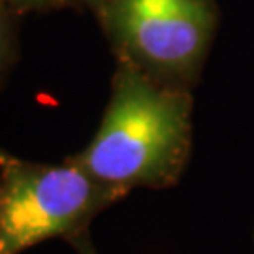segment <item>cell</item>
Masks as SVG:
<instances>
[{"label":"cell","mask_w":254,"mask_h":254,"mask_svg":"<svg viewBox=\"0 0 254 254\" xmlns=\"http://www.w3.org/2000/svg\"><path fill=\"white\" fill-rule=\"evenodd\" d=\"M66 2V6H79V8H87V9H92L94 13H98L106 4H108L109 0H64Z\"/></svg>","instance_id":"52a82bcc"},{"label":"cell","mask_w":254,"mask_h":254,"mask_svg":"<svg viewBox=\"0 0 254 254\" xmlns=\"http://www.w3.org/2000/svg\"><path fill=\"white\" fill-rule=\"evenodd\" d=\"M4 6L13 9L15 13H25V11H47V9H57L66 6L64 0H0Z\"/></svg>","instance_id":"5b68a950"},{"label":"cell","mask_w":254,"mask_h":254,"mask_svg":"<svg viewBox=\"0 0 254 254\" xmlns=\"http://www.w3.org/2000/svg\"><path fill=\"white\" fill-rule=\"evenodd\" d=\"M192 91L117 63L100 127L66 160L121 194L177 185L192 151Z\"/></svg>","instance_id":"6da1fadb"},{"label":"cell","mask_w":254,"mask_h":254,"mask_svg":"<svg viewBox=\"0 0 254 254\" xmlns=\"http://www.w3.org/2000/svg\"><path fill=\"white\" fill-rule=\"evenodd\" d=\"M68 243L72 245V249L77 254H100L98 251H96L94 243H92L91 234H89V232H83V234H79V236L72 237Z\"/></svg>","instance_id":"8992f818"},{"label":"cell","mask_w":254,"mask_h":254,"mask_svg":"<svg viewBox=\"0 0 254 254\" xmlns=\"http://www.w3.org/2000/svg\"><path fill=\"white\" fill-rule=\"evenodd\" d=\"M17 15L0 2V85L17 59Z\"/></svg>","instance_id":"277c9868"},{"label":"cell","mask_w":254,"mask_h":254,"mask_svg":"<svg viewBox=\"0 0 254 254\" xmlns=\"http://www.w3.org/2000/svg\"><path fill=\"white\" fill-rule=\"evenodd\" d=\"M121 198L68 160L32 162L0 151V254L70 241Z\"/></svg>","instance_id":"7a4b0ae2"},{"label":"cell","mask_w":254,"mask_h":254,"mask_svg":"<svg viewBox=\"0 0 254 254\" xmlns=\"http://www.w3.org/2000/svg\"><path fill=\"white\" fill-rule=\"evenodd\" d=\"M96 15L117 63L189 91L218 25L215 0H109Z\"/></svg>","instance_id":"3957f363"}]
</instances>
